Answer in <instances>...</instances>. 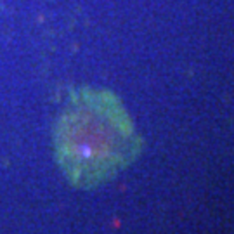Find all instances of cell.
Listing matches in <instances>:
<instances>
[{"mask_svg":"<svg viewBox=\"0 0 234 234\" xmlns=\"http://www.w3.org/2000/svg\"><path fill=\"white\" fill-rule=\"evenodd\" d=\"M142 141L127 109L109 90L73 92L54 127V153L71 186L94 189L139 156Z\"/></svg>","mask_w":234,"mask_h":234,"instance_id":"6da1fadb","label":"cell"}]
</instances>
